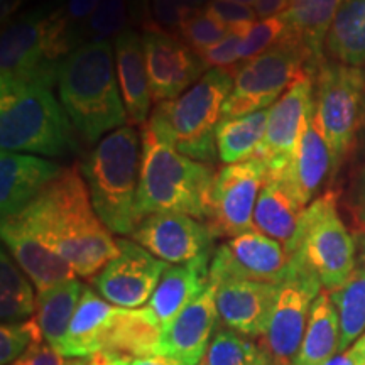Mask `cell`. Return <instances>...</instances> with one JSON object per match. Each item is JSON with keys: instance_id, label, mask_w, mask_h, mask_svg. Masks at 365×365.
I'll list each match as a JSON object with an SVG mask.
<instances>
[{"instance_id": "816d5d0a", "label": "cell", "mask_w": 365, "mask_h": 365, "mask_svg": "<svg viewBox=\"0 0 365 365\" xmlns=\"http://www.w3.org/2000/svg\"><path fill=\"white\" fill-rule=\"evenodd\" d=\"M359 242V266L365 269V234L357 237Z\"/></svg>"}, {"instance_id": "ab89813d", "label": "cell", "mask_w": 365, "mask_h": 365, "mask_svg": "<svg viewBox=\"0 0 365 365\" xmlns=\"http://www.w3.org/2000/svg\"><path fill=\"white\" fill-rule=\"evenodd\" d=\"M195 12V9L190 7L185 0H150V19L145 22V27H154L168 34L178 36L181 27Z\"/></svg>"}, {"instance_id": "60d3db41", "label": "cell", "mask_w": 365, "mask_h": 365, "mask_svg": "<svg viewBox=\"0 0 365 365\" xmlns=\"http://www.w3.org/2000/svg\"><path fill=\"white\" fill-rule=\"evenodd\" d=\"M247 33L244 31H228V34L223 38L220 43L207 49L203 54H200L202 61L207 66V70H223L232 78H235L239 66L242 65L239 53H240V44L244 36Z\"/></svg>"}, {"instance_id": "bcb514c9", "label": "cell", "mask_w": 365, "mask_h": 365, "mask_svg": "<svg viewBox=\"0 0 365 365\" xmlns=\"http://www.w3.org/2000/svg\"><path fill=\"white\" fill-rule=\"evenodd\" d=\"M132 359L124 355L98 350V352L86 355V357L68 359V365H130Z\"/></svg>"}, {"instance_id": "7dc6e473", "label": "cell", "mask_w": 365, "mask_h": 365, "mask_svg": "<svg viewBox=\"0 0 365 365\" xmlns=\"http://www.w3.org/2000/svg\"><path fill=\"white\" fill-rule=\"evenodd\" d=\"M291 0H255L254 11L259 19H269V17L281 16L287 11Z\"/></svg>"}, {"instance_id": "3957f363", "label": "cell", "mask_w": 365, "mask_h": 365, "mask_svg": "<svg viewBox=\"0 0 365 365\" xmlns=\"http://www.w3.org/2000/svg\"><path fill=\"white\" fill-rule=\"evenodd\" d=\"M137 191L139 220L154 213H182L207 222L215 168L178 153L145 124Z\"/></svg>"}, {"instance_id": "74e56055", "label": "cell", "mask_w": 365, "mask_h": 365, "mask_svg": "<svg viewBox=\"0 0 365 365\" xmlns=\"http://www.w3.org/2000/svg\"><path fill=\"white\" fill-rule=\"evenodd\" d=\"M228 31L230 29L227 26H223L212 14H208L205 9H202V11H196L186 21V24L181 27L178 38L188 46L191 51H195L200 56V54H203L212 46L220 43L228 34Z\"/></svg>"}, {"instance_id": "db71d44e", "label": "cell", "mask_w": 365, "mask_h": 365, "mask_svg": "<svg viewBox=\"0 0 365 365\" xmlns=\"http://www.w3.org/2000/svg\"><path fill=\"white\" fill-rule=\"evenodd\" d=\"M185 2L188 4L190 7H193L195 11H202V7H203V6H205V7L208 6L210 0H185Z\"/></svg>"}, {"instance_id": "f546056e", "label": "cell", "mask_w": 365, "mask_h": 365, "mask_svg": "<svg viewBox=\"0 0 365 365\" xmlns=\"http://www.w3.org/2000/svg\"><path fill=\"white\" fill-rule=\"evenodd\" d=\"M83 287L75 277L36 294L38 298H36L34 317L38 319L44 341L53 349L58 350L66 336L71 319L78 308Z\"/></svg>"}, {"instance_id": "7bdbcfd3", "label": "cell", "mask_w": 365, "mask_h": 365, "mask_svg": "<svg viewBox=\"0 0 365 365\" xmlns=\"http://www.w3.org/2000/svg\"><path fill=\"white\" fill-rule=\"evenodd\" d=\"M345 202L355 227L365 228V166L354 178Z\"/></svg>"}, {"instance_id": "7402d4cb", "label": "cell", "mask_w": 365, "mask_h": 365, "mask_svg": "<svg viewBox=\"0 0 365 365\" xmlns=\"http://www.w3.org/2000/svg\"><path fill=\"white\" fill-rule=\"evenodd\" d=\"M333 175L335 171H333L331 150L314 120L313 100L308 108L293 161L281 176L294 191L299 202L308 207Z\"/></svg>"}, {"instance_id": "e575fe53", "label": "cell", "mask_w": 365, "mask_h": 365, "mask_svg": "<svg viewBox=\"0 0 365 365\" xmlns=\"http://www.w3.org/2000/svg\"><path fill=\"white\" fill-rule=\"evenodd\" d=\"M200 365H267L257 340L218 327Z\"/></svg>"}, {"instance_id": "83f0119b", "label": "cell", "mask_w": 365, "mask_h": 365, "mask_svg": "<svg viewBox=\"0 0 365 365\" xmlns=\"http://www.w3.org/2000/svg\"><path fill=\"white\" fill-rule=\"evenodd\" d=\"M344 0H291L287 11L282 14L287 33L294 36L312 53L318 66L325 61L327 36L339 14Z\"/></svg>"}, {"instance_id": "1f68e13d", "label": "cell", "mask_w": 365, "mask_h": 365, "mask_svg": "<svg viewBox=\"0 0 365 365\" xmlns=\"http://www.w3.org/2000/svg\"><path fill=\"white\" fill-rule=\"evenodd\" d=\"M267 110L222 118L217 127V153L223 164L245 163L255 158L267 125Z\"/></svg>"}, {"instance_id": "e0dca14e", "label": "cell", "mask_w": 365, "mask_h": 365, "mask_svg": "<svg viewBox=\"0 0 365 365\" xmlns=\"http://www.w3.org/2000/svg\"><path fill=\"white\" fill-rule=\"evenodd\" d=\"M130 239L168 264H185L212 254L215 237L207 223L182 213H154L140 220Z\"/></svg>"}, {"instance_id": "6da1fadb", "label": "cell", "mask_w": 365, "mask_h": 365, "mask_svg": "<svg viewBox=\"0 0 365 365\" xmlns=\"http://www.w3.org/2000/svg\"><path fill=\"white\" fill-rule=\"evenodd\" d=\"M16 217L85 279H93L120 252L118 242L95 212L78 164L63 168L61 175Z\"/></svg>"}, {"instance_id": "ee69618b", "label": "cell", "mask_w": 365, "mask_h": 365, "mask_svg": "<svg viewBox=\"0 0 365 365\" xmlns=\"http://www.w3.org/2000/svg\"><path fill=\"white\" fill-rule=\"evenodd\" d=\"M11 365H68V359L44 341V344L33 346L29 352Z\"/></svg>"}, {"instance_id": "4fadbf2b", "label": "cell", "mask_w": 365, "mask_h": 365, "mask_svg": "<svg viewBox=\"0 0 365 365\" xmlns=\"http://www.w3.org/2000/svg\"><path fill=\"white\" fill-rule=\"evenodd\" d=\"M289 269V255L281 242L250 228L218 247L210 262V281L228 279L281 284Z\"/></svg>"}, {"instance_id": "ffe728a7", "label": "cell", "mask_w": 365, "mask_h": 365, "mask_svg": "<svg viewBox=\"0 0 365 365\" xmlns=\"http://www.w3.org/2000/svg\"><path fill=\"white\" fill-rule=\"evenodd\" d=\"M0 234L4 244L11 250V255L38 293L76 277L70 264L44 244L34 232H31L16 215L2 218Z\"/></svg>"}, {"instance_id": "8992f818", "label": "cell", "mask_w": 365, "mask_h": 365, "mask_svg": "<svg viewBox=\"0 0 365 365\" xmlns=\"http://www.w3.org/2000/svg\"><path fill=\"white\" fill-rule=\"evenodd\" d=\"M232 88L228 73L208 70L180 97L156 105L148 125L178 153L212 164L218 158L217 127Z\"/></svg>"}, {"instance_id": "f6af8a7d", "label": "cell", "mask_w": 365, "mask_h": 365, "mask_svg": "<svg viewBox=\"0 0 365 365\" xmlns=\"http://www.w3.org/2000/svg\"><path fill=\"white\" fill-rule=\"evenodd\" d=\"M102 0H68L66 7L63 9L68 22L73 31V24H81L88 21V17L95 12V9L100 6Z\"/></svg>"}, {"instance_id": "5b68a950", "label": "cell", "mask_w": 365, "mask_h": 365, "mask_svg": "<svg viewBox=\"0 0 365 365\" xmlns=\"http://www.w3.org/2000/svg\"><path fill=\"white\" fill-rule=\"evenodd\" d=\"M75 48V36L63 9L26 14L2 29L0 83L51 90L59 66Z\"/></svg>"}, {"instance_id": "d6986e66", "label": "cell", "mask_w": 365, "mask_h": 365, "mask_svg": "<svg viewBox=\"0 0 365 365\" xmlns=\"http://www.w3.org/2000/svg\"><path fill=\"white\" fill-rule=\"evenodd\" d=\"M215 286L217 309L223 325L254 340L261 339L267 330L279 284L228 279Z\"/></svg>"}, {"instance_id": "44dd1931", "label": "cell", "mask_w": 365, "mask_h": 365, "mask_svg": "<svg viewBox=\"0 0 365 365\" xmlns=\"http://www.w3.org/2000/svg\"><path fill=\"white\" fill-rule=\"evenodd\" d=\"M63 168L48 159L22 153L0 154V212L2 218L17 215L61 175Z\"/></svg>"}, {"instance_id": "d590c367", "label": "cell", "mask_w": 365, "mask_h": 365, "mask_svg": "<svg viewBox=\"0 0 365 365\" xmlns=\"http://www.w3.org/2000/svg\"><path fill=\"white\" fill-rule=\"evenodd\" d=\"M127 0H102L95 12L83 24V43L108 41L112 36L122 34L129 22ZM81 43V44H83Z\"/></svg>"}, {"instance_id": "7a4b0ae2", "label": "cell", "mask_w": 365, "mask_h": 365, "mask_svg": "<svg viewBox=\"0 0 365 365\" xmlns=\"http://www.w3.org/2000/svg\"><path fill=\"white\" fill-rule=\"evenodd\" d=\"M58 88L73 129L85 144H97L105 134L129 125L108 41L76 46L59 66Z\"/></svg>"}, {"instance_id": "d4e9b609", "label": "cell", "mask_w": 365, "mask_h": 365, "mask_svg": "<svg viewBox=\"0 0 365 365\" xmlns=\"http://www.w3.org/2000/svg\"><path fill=\"white\" fill-rule=\"evenodd\" d=\"M307 210L282 176H267L254 210V228L264 235L289 244L301 215Z\"/></svg>"}, {"instance_id": "484cf974", "label": "cell", "mask_w": 365, "mask_h": 365, "mask_svg": "<svg viewBox=\"0 0 365 365\" xmlns=\"http://www.w3.org/2000/svg\"><path fill=\"white\" fill-rule=\"evenodd\" d=\"M117 312L118 307L100 298L91 287L85 286L78 308L58 352L66 359H75L102 350L105 333Z\"/></svg>"}, {"instance_id": "ba28073f", "label": "cell", "mask_w": 365, "mask_h": 365, "mask_svg": "<svg viewBox=\"0 0 365 365\" xmlns=\"http://www.w3.org/2000/svg\"><path fill=\"white\" fill-rule=\"evenodd\" d=\"M286 250L291 261L317 274L328 293L345 284L357 267V245L341 220L339 198L333 191L308 205Z\"/></svg>"}, {"instance_id": "2e32d148", "label": "cell", "mask_w": 365, "mask_h": 365, "mask_svg": "<svg viewBox=\"0 0 365 365\" xmlns=\"http://www.w3.org/2000/svg\"><path fill=\"white\" fill-rule=\"evenodd\" d=\"M313 80L314 76L298 80L269 108L266 134L254 158L266 164L267 176H281L293 161L308 108L313 102Z\"/></svg>"}, {"instance_id": "f5cc1de1", "label": "cell", "mask_w": 365, "mask_h": 365, "mask_svg": "<svg viewBox=\"0 0 365 365\" xmlns=\"http://www.w3.org/2000/svg\"><path fill=\"white\" fill-rule=\"evenodd\" d=\"M354 349L357 350V352L360 354V357H362V360L365 362V333L362 336H360V339L355 341L354 344Z\"/></svg>"}, {"instance_id": "f35d334b", "label": "cell", "mask_w": 365, "mask_h": 365, "mask_svg": "<svg viewBox=\"0 0 365 365\" xmlns=\"http://www.w3.org/2000/svg\"><path fill=\"white\" fill-rule=\"evenodd\" d=\"M286 31L287 24L282 14L276 17H269V19H259L242 39L239 53L240 63L249 61V59L267 51L277 41L282 39Z\"/></svg>"}, {"instance_id": "f907efd6", "label": "cell", "mask_w": 365, "mask_h": 365, "mask_svg": "<svg viewBox=\"0 0 365 365\" xmlns=\"http://www.w3.org/2000/svg\"><path fill=\"white\" fill-rule=\"evenodd\" d=\"M21 4L22 0H2V4H0V17H2L4 24L16 14L17 9L21 7Z\"/></svg>"}, {"instance_id": "f1b7e54d", "label": "cell", "mask_w": 365, "mask_h": 365, "mask_svg": "<svg viewBox=\"0 0 365 365\" xmlns=\"http://www.w3.org/2000/svg\"><path fill=\"white\" fill-rule=\"evenodd\" d=\"M340 322L330 293L323 289L313 301L303 344L293 365H327L339 352Z\"/></svg>"}, {"instance_id": "d6a6232c", "label": "cell", "mask_w": 365, "mask_h": 365, "mask_svg": "<svg viewBox=\"0 0 365 365\" xmlns=\"http://www.w3.org/2000/svg\"><path fill=\"white\" fill-rule=\"evenodd\" d=\"M36 298L33 286L19 264L11 254L0 252V318L2 325H14L33 318L36 314Z\"/></svg>"}, {"instance_id": "8d00e7d4", "label": "cell", "mask_w": 365, "mask_h": 365, "mask_svg": "<svg viewBox=\"0 0 365 365\" xmlns=\"http://www.w3.org/2000/svg\"><path fill=\"white\" fill-rule=\"evenodd\" d=\"M44 344L36 317L0 328V364L11 365L36 345Z\"/></svg>"}, {"instance_id": "4dcf8cb0", "label": "cell", "mask_w": 365, "mask_h": 365, "mask_svg": "<svg viewBox=\"0 0 365 365\" xmlns=\"http://www.w3.org/2000/svg\"><path fill=\"white\" fill-rule=\"evenodd\" d=\"M325 49L341 65H365V0H344L327 36Z\"/></svg>"}, {"instance_id": "681fc988", "label": "cell", "mask_w": 365, "mask_h": 365, "mask_svg": "<svg viewBox=\"0 0 365 365\" xmlns=\"http://www.w3.org/2000/svg\"><path fill=\"white\" fill-rule=\"evenodd\" d=\"M130 365H182L176 360L163 357V355H154V357H144V359H135L132 360Z\"/></svg>"}, {"instance_id": "11a10c76", "label": "cell", "mask_w": 365, "mask_h": 365, "mask_svg": "<svg viewBox=\"0 0 365 365\" xmlns=\"http://www.w3.org/2000/svg\"><path fill=\"white\" fill-rule=\"evenodd\" d=\"M230 2L244 4V6H252V7H254V2H255V0H230Z\"/></svg>"}, {"instance_id": "7c38bea8", "label": "cell", "mask_w": 365, "mask_h": 365, "mask_svg": "<svg viewBox=\"0 0 365 365\" xmlns=\"http://www.w3.org/2000/svg\"><path fill=\"white\" fill-rule=\"evenodd\" d=\"M267 178L259 159L225 164L213 180L207 225L215 239H232L254 228V210Z\"/></svg>"}, {"instance_id": "9c48e42d", "label": "cell", "mask_w": 365, "mask_h": 365, "mask_svg": "<svg viewBox=\"0 0 365 365\" xmlns=\"http://www.w3.org/2000/svg\"><path fill=\"white\" fill-rule=\"evenodd\" d=\"M318 68L312 53L286 31L272 48L239 66L222 118L267 110L296 81L317 75Z\"/></svg>"}, {"instance_id": "52a82bcc", "label": "cell", "mask_w": 365, "mask_h": 365, "mask_svg": "<svg viewBox=\"0 0 365 365\" xmlns=\"http://www.w3.org/2000/svg\"><path fill=\"white\" fill-rule=\"evenodd\" d=\"M70 118L53 91L0 83V148L9 153L65 156L76 149Z\"/></svg>"}, {"instance_id": "836d02e7", "label": "cell", "mask_w": 365, "mask_h": 365, "mask_svg": "<svg viewBox=\"0 0 365 365\" xmlns=\"http://www.w3.org/2000/svg\"><path fill=\"white\" fill-rule=\"evenodd\" d=\"M340 322L339 352H346L365 333V269L357 266L345 284L331 291Z\"/></svg>"}, {"instance_id": "5bb4252c", "label": "cell", "mask_w": 365, "mask_h": 365, "mask_svg": "<svg viewBox=\"0 0 365 365\" xmlns=\"http://www.w3.org/2000/svg\"><path fill=\"white\" fill-rule=\"evenodd\" d=\"M118 252L91 279L103 299L118 308L135 309L149 303L168 262L154 257L134 240L118 239Z\"/></svg>"}, {"instance_id": "8fae6325", "label": "cell", "mask_w": 365, "mask_h": 365, "mask_svg": "<svg viewBox=\"0 0 365 365\" xmlns=\"http://www.w3.org/2000/svg\"><path fill=\"white\" fill-rule=\"evenodd\" d=\"M322 291L317 274L289 259V269L277 289L267 330L257 339L267 365L294 364L307 333L313 301Z\"/></svg>"}, {"instance_id": "9a60e30c", "label": "cell", "mask_w": 365, "mask_h": 365, "mask_svg": "<svg viewBox=\"0 0 365 365\" xmlns=\"http://www.w3.org/2000/svg\"><path fill=\"white\" fill-rule=\"evenodd\" d=\"M150 98L154 103L175 100L207 73V66L178 36L145 27L143 34Z\"/></svg>"}, {"instance_id": "c3c4849f", "label": "cell", "mask_w": 365, "mask_h": 365, "mask_svg": "<svg viewBox=\"0 0 365 365\" xmlns=\"http://www.w3.org/2000/svg\"><path fill=\"white\" fill-rule=\"evenodd\" d=\"M362 362L364 360L360 357V354L354 349V346H350L346 352L335 355V357H333L327 365H360Z\"/></svg>"}, {"instance_id": "277c9868", "label": "cell", "mask_w": 365, "mask_h": 365, "mask_svg": "<svg viewBox=\"0 0 365 365\" xmlns=\"http://www.w3.org/2000/svg\"><path fill=\"white\" fill-rule=\"evenodd\" d=\"M143 140L134 125H124L95 144L81 163L91 203L112 234L132 235L137 217V191Z\"/></svg>"}, {"instance_id": "b9f144b4", "label": "cell", "mask_w": 365, "mask_h": 365, "mask_svg": "<svg viewBox=\"0 0 365 365\" xmlns=\"http://www.w3.org/2000/svg\"><path fill=\"white\" fill-rule=\"evenodd\" d=\"M205 11L212 14L215 19L220 21L230 31H244V33H247L259 19L254 7L230 2V0H210Z\"/></svg>"}, {"instance_id": "603a6c76", "label": "cell", "mask_w": 365, "mask_h": 365, "mask_svg": "<svg viewBox=\"0 0 365 365\" xmlns=\"http://www.w3.org/2000/svg\"><path fill=\"white\" fill-rule=\"evenodd\" d=\"M212 255H202L185 264H168L156 291L145 304L158 325L164 328L180 314L196 296L210 284V262Z\"/></svg>"}, {"instance_id": "cb8c5ba5", "label": "cell", "mask_w": 365, "mask_h": 365, "mask_svg": "<svg viewBox=\"0 0 365 365\" xmlns=\"http://www.w3.org/2000/svg\"><path fill=\"white\" fill-rule=\"evenodd\" d=\"M113 48H115L117 80L129 125L144 127L149 120L153 98L149 91L143 36L132 29H125L115 38Z\"/></svg>"}, {"instance_id": "4316f807", "label": "cell", "mask_w": 365, "mask_h": 365, "mask_svg": "<svg viewBox=\"0 0 365 365\" xmlns=\"http://www.w3.org/2000/svg\"><path fill=\"white\" fill-rule=\"evenodd\" d=\"M163 328L148 308H118L102 344V350L124 355L132 360L158 355Z\"/></svg>"}, {"instance_id": "30bf717a", "label": "cell", "mask_w": 365, "mask_h": 365, "mask_svg": "<svg viewBox=\"0 0 365 365\" xmlns=\"http://www.w3.org/2000/svg\"><path fill=\"white\" fill-rule=\"evenodd\" d=\"M314 120L339 171L365 120V75L357 66L323 61L314 75Z\"/></svg>"}, {"instance_id": "ac0fdd59", "label": "cell", "mask_w": 365, "mask_h": 365, "mask_svg": "<svg viewBox=\"0 0 365 365\" xmlns=\"http://www.w3.org/2000/svg\"><path fill=\"white\" fill-rule=\"evenodd\" d=\"M218 322L217 286L210 281L207 289L163 328L158 355L182 365H200L215 335Z\"/></svg>"}, {"instance_id": "9f6ffc18", "label": "cell", "mask_w": 365, "mask_h": 365, "mask_svg": "<svg viewBox=\"0 0 365 365\" xmlns=\"http://www.w3.org/2000/svg\"><path fill=\"white\" fill-rule=\"evenodd\" d=\"M364 75H365V71H364ZM364 124H365V120H364Z\"/></svg>"}]
</instances>
